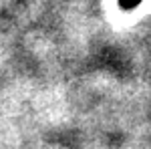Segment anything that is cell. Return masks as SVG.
I'll list each match as a JSON object with an SVG mask.
<instances>
[{
  "label": "cell",
  "mask_w": 151,
  "mask_h": 149,
  "mask_svg": "<svg viewBox=\"0 0 151 149\" xmlns=\"http://www.w3.org/2000/svg\"><path fill=\"white\" fill-rule=\"evenodd\" d=\"M139 2L141 0H119V4H121L123 8H135Z\"/></svg>",
  "instance_id": "1"
}]
</instances>
